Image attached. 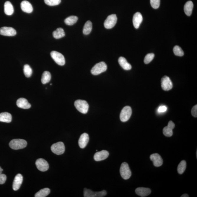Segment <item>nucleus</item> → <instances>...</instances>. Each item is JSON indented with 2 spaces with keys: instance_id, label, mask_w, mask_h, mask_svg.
<instances>
[{
  "instance_id": "obj_1",
  "label": "nucleus",
  "mask_w": 197,
  "mask_h": 197,
  "mask_svg": "<svg viewBox=\"0 0 197 197\" xmlns=\"http://www.w3.org/2000/svg\"><path fill=\"white\" fill-rule=\"evenodd\" d=\"M27 145V142L26 141L20 139H12L9 143V146L14 150L24 149Z\"/></svg>"
},
{
  "instance_id": "obj_2",
  "label": "nucleus",
  "mask_w": 197,
  "mask_h": 197,
  "mask_svg": "<svg viewBox=\"0 0 197 197\" xmlns=\"http://www.w3.org/2000/svg\"><path fill=\"white\" fill-rule=\"evenodd\" d=\"M74 106L77 110L83 114H86L88 112L89 105L86 101L82 100H76L74 102Z\"/></svg>"
},
{
  "instance_id": "obj_3",
  "label": "nucleus",
  "mask_w": 197,
  "mask_h": 197,
  "mask_svg": "<svg viewBox=\"0 0 197 197\" xmlns=\"http://www.w3.org/2000/svg\"><path fill=\"white\" fill-rule=\"evenodd\" d=\"M107 69V66L105 62H101L97 63L91 70V73L93 75H97L105 72Z\"/></svg>"
},
{
  "instance_id": "obj_4",
  "label": "nucleus",
  "mask_w": 197,
  "mask_h": 197,
  "mask_svg": "<svg viewBox=\"0 0 197 197\" xmlns=\"http://www.w3.org/2000/svg\"><path fill=\"white\" fill-rule=\"evenodd\" d=\"M121 176L125 180L129 179L131 175V172L129 166L126 162H123L121 165L120 169Z\"/></svg>"
},
{
  "instance_id": "obj_5",
  "label": "nucleus",
  "mask_w": 197,
  "mask_h": 197,
  "mask_svg": "<svg viewBox=\"0 0 197 197\" xmlns=\"http://www.w3.org/2000/svg\"><path fill=\"white\" fill-rule=\"evenodd\" d=\"M51 57L57 64L60 66H63L65 64V59L64 56L60 53L56 51H53L51 52Z\"/></svg>"
},
{
  "instance_id": "obj_6",
  "label": "nucleus",
  "mask_w": 197,
  "mask_h": 197,
  "mask_svg": "<svg viewBox=\"0 0 197 197\" xmlns=\"http://www.w3.org/2000/svg\"><path fill=\"white\" fill-rule=\"evenodd\" d=\"M51 150L53 153L59 155L64 153L65 147L63 142H59L54 144L51 147Z\"/></svg>"
},
{
  "instance_id": "obj_7",
  "label": "nucleus",
  "mask_w": 197,
  "mask_h": 197,
  "mask_svg": "<svg viewBox=\"0 0 197 197\" xmlns=\"http://www.w3.org/2000/svg\"><path fill=\"white\" fill-rule=\"evenodd\" d=\"M107 194L105 190L95 192L86 188L84 190V196L85 197H103L106 196Z\"/></svg>"
},
{
  "instance_id": "obj_8",
  "label": "nucleus",
  "mask_w": 197,
  "mask_h": 197,
  "mask_svg": "<svg viewBox=\"0 0 197 197\" xmlns=\"http://www.w3.org/2000/svg\"><path fill=\"white\" fill-rule=\"evenodd\" d=\"M132 114V110L131 107L126 106L124 107L121 111L120 118L121 121L126 122L129 120Z\"/></svg>"
},
{
  "instance_id": "obj_9",
  "label": "nucleus",
  "mask_w": 197,
  "mask_h": 197,
  "mask_svg": "<svg viewBox=\"0 0 197 197\" xmlns=\"http://www.w3.org/2000/svg\"><path fill=\"white\" fill-rule=\"evenodd\" d=\"M117 18L116 14L109 15L105 19L104 22V26L105 28L110 29L114 27L117 22Z\"/></svg>"
},
{
  "instance_id": "obj_10",
  "label": "nucleus",
  "mask_w": 197,
  "mask_h": 197,
  "mask_svg": "<svg viewBox=\"0 0 197 197\" xmlns=\"http://www.w3.org/2000/svg\"><path fill=\"white\" fill-rule=\"evenodd\" d=\"M161 85L164 91H168L172 89L173 84L170 77L167 76H164L161 80Z\"/></svg>"
},
{
  "instance_id": "obj_11",
  "label": "nucleus",
  "mask_w": 197,
  "mask_h": 197,
  "mask_svg": "<svg viewBox=\"0 0 197 197\" xmlns=\"http://www.w3.org/2000/svg\"><path fill=\"white\" fill-rule=\"evenodd\" d=\"M37 169L40 171L45 172L48 170L49 165L47 161L43 159H39L35 162Z\"/></svg>"
},
{
  "instance_id": "obj_12",
  "label": "nucleus",
  "mask_w": 197,
  "mask_h": 197,
  "mask_svg": "<svg viewBox=\"0 0 197 197\" xmlns=\"http://www.w3.org/2000/svg\"><path fill=\"white\" fill-rule=\"evenodd\" d=\"M15 29L11 27H3L0 28V35L4 36H13L16 35Z\"/></svg>"
},
{
  "instance_id": "obj_13",
  "label": "nucleus",
  "mask_w": 197,
  "mask_h": 197,
  "mask_svg": "<svg viewBox=\"0 0 197 197\" xmlns=\"http://www.w3.org/2000/svg\"><path fill=\"white\" fill-rule=\"evenodd\" d=\"M150 159L153 162L155 167H159L162 165L163 159L160 155L157 153H154L150 155Z\"/></svg>"
},
{
  "instance_id": "obj_14",
  "label": "nucleus",
  "mask_w": 197,
  "mask_h": 197,
  "mask_svg": "<svg viewBox=\"0 0 197 197\" xmlns=\"http://www.w3.org/2000/svg\"><path fill=\"white\" fill-rule=\"evenodd\" d=\"M23 182V176L20 174H18L14 179L12 188L14 191H17L19 189Z\"/></svg>"
},
{
  "instance_id": "obj_15",
  "label": "nucleus",
  "mask_w": 197,
  "mask_h": 197,
  "mask_svg": "<svg viewBox=\"0 0 197 197\" xmlns=\"http://www.w3.org/2000/svg\"><path fill=\"white\" fill-rule=\"evenodd\" d=\"M109 155V153L108 151L105 150H102L100 152H97L95 154L94 159L97 161L105 160L108 158Z\"/></svg>"
},
{
  "instance_id": "obj_16",
  "label": "nucleus",
  "mask_w": 197,
  "mask_h": 197,
  "mask_svg": "<svg viewBox=\"0 0 197 197\" xmlns=\"http://www.w3.org/2000/svg\"><path fill=\"white\" fill-rule=\"evenodd\" d=\"M89 141V136L86 133L81 135L79 140V145L81 148L83 149L86 146Z\"/></svg>"
},
{
  "instance_id": "obj_17",
  "label": "nucleus",
  "mask_w": 197,
  "mask_h": 197,
  "mask_svg": "<svg viewBox=\"0 0 197 197\" xmlns=\"http://www.w3.org/2000/svg\"><path fill=\"white\" fill-rule=\"evenodd\" d=\"M143 21V17L140 12H137L134 14L133 17V25L136 29H138Z\"/></svg>"
},
{
  "instance_id": "obj_18",
  "label": "nucleus",
  "mask_w": 197,
  "mask_h": 197,
  "mask_svg": "<svg viewBox=\"0 0 197 197\" xmlns=\"http://www.w3.org/2000/svg\"><path fill=\"white\" fill-rule=\"evenodd\" d=\"M17 105L18 108L25 109H29L31 106L27 99L24 98L18 99L17 100Z\"/></svg>"
},
{
  "instance_id": "obj_19",
  "label": "nucleus",
  "mask_w": 197,
  "mask_h": 197,
  "mask_svg": "<svg viewBox=\"0 0 197 197\" xmlns=\"http://www.w3.org/2000/svg\"><path fill=\"white\" fill-rule=\"evenodd\" d=\"M135 191L136 194L142 197L148 196L151 192L150 189L144 187L138 188L136 189Z\"/></svg>"
},
{
  "instance_id": "obj_20",
  "label": "nucleus",
  "mask_w": 197,
  "mask_h": 197,
  "mask_svg": "<svg viewBox=\"0 0 197 197\" xmlns=\"http://www.w3.org/2000/svg\"><path fill=\"white\" fill-rule=\"evenodd\" d=\"M21 7L23 12L27 13H30L33 11L32 4L28 1H24L21 3Z\"/></svg>"
},
{
  "instance_id": "obj_21",
  "label": "nucleus",
  "mask_w": 197,
  "mask_h": 197,
  "mask_svg": "<svg viewBox=\"0 0 197 197\" xmlns=\"http://www.w3.org/2000/svg\"><path fill=\"white\" fill-rule=\"evenodd\" d=\"M119 64L125 70H129L131 69V66L127 61L126 59L123 57H119L118 60Z\"/></svg>"
},
{
  "instance_id": "obj_22",
  "label": "nucleus",
  "mask_w": 197,
  "mask_h": 197,
  "mask_svg": "<svg viewBox=\"0 0 197 197\" xmlns=\"http://www.w3.org/2000/svg\"><path fill=\"white\" fill-rule=\"evenodd\" d=\"M4 12L8 15H11L13 14L14 12L13 6L10 1H6L4 4Z\"/></svg>"
},
{
  "instance_id": "obj_23",
  "label": "nucleus",
  "mask_w": 197,
  "mask_h": 197,
  "mask_svg": "<svg viewBox=\"0 0 197 197\" xmlns=\"http://www.w3.org/2000/svg\"><path fill=\"white\" fill-rule=\"evenodd\" d=\"M193 7V4L191 1H188L186 3L184 6V11L187 16L191 15Z\"/></svg>"
},
{
  "instance_id": "obj_24",
  "label": "nucleus",
  "mask_w": 197,
  "mask_h": 197,
  "mask_svg": "<svg viewBox=\"0 0 197 197\" xmlns=\"http://www.w3.org/2000/svg\"><path fill=\"white\" fill-rule=\"evenodd\" d=\"M12 121V116L10 113L4 112L0 113V122L10 123Z\"/></svg>"
},
{
  "instance_id": "obj_25",
  "label": "nucleus",
  "mask_w": 197,
  "mask_h": 197,
  "mask_svg": "<svg viewBox=\"0 0 197 197\" xmlns=\"http://www.w3.org/2000/svg\"><path fill=\"white\" fill-rule=\"evenodd\" d=\"M53 35L54 38L58 39L65 36V32L62 28H58L53 32Z\"/></svg>"
},
{
  "instance_id": "obj_26",
  "label": "nucleus",
  "mask_w": 197,
  "mask_h": 197,
  "mask_svg": "<svg viewBox=\"0 0 197 197\" xmlns=\"http://www.w3.org/2000/svg\"><path fill=\"white\" fill-rule=\"evenodd\" d=\"M92 25L91 22L88 21L87 22L84 26L83 33L85 35H89L92 30Z\"/></svg>"
},
{
  "instance_id": "obj_27",
  "label": "nucleus",
  "mask_w": 197,
  "mask_h": 197,
  "mask_svg": "<svg viewBox=\"0 0 197 197\" xmlns=\"http://www.w3.org/2000/svg\"><path fill=\"white\" fill-rule=\"evenodd\" d=\"M51 79V75L48 71H45L42 76L41 82L43 84L49 83Z\"/></svg>"
},
{
  "instance_id": "obj_28",
  "label": "nucleus",
  "mask_w": 197,
  "mask_h": 197,
  "mask_svg": "<svg viewBox=\"0 0 197 197\" xmlns=\"http://www.w3.org/2000/svg\"><path fill=\"white\" fill-rule=\"evenodd\" d=\"M50 190L47 188H43L37 192L35 195V197H45L50 193Z\"/></svg>"
},
{
  "instance_id": "obj_29",
  "label": "nucleus",
  "mask_w": 197,
  "mask_h": 197,
  "mask_svg": "<svg viewBox=\"0 0 197 197\" xmlns=\"http://www.w3.org/2000/svg\"><path fill=\"white\" fill-rule=\"evenodd\" d=\"M78 20V17L75 16H71L68 17L65 19V24L68 25H72L75 24Z\"/></svg>"
},
{
  "instance_id": "obj_30",
  "label": "nucleus",
  "mask_w": 197,
  "mask_h": 197,
  "mask_svg": "<svg viewBox=\"0 0 197 197\" xmlns=\"http://www.w3.org/2000/svg\"><path fill=\"white\" fill-rule=\"evenodd\" d=\"M186 166H187V164H186V161L185 160L181 161L178 167V173L180 174H182L186 170Z\"/></svg>"
},
{
  "instance_id": "obj_31",
  "label": "nucleus",
  "mask_w": 197,
  "mask_h": 197,
  "mask_svg": "<svg viewBox=\"0 0 197 197\" xmlns=\"http://www.w3.org/2000/svg\"><path fill=\"white\" fill-rule=\"evenodd\" d=\"M25 75L27 77H30L32 74V70L29 65H25L24 68Z\"/></svg>"
},
{
  "instance_id": "obj_32",
  "label": "nucleus",
  "mask_w": 197,
  "mask_h": 197,
  "mask_svg": "<svg viewBox=\"0 0 197 197\" xmlns=\"http://www.w3.org/2000/svg\"><path fill=\"white\" fill-rule=\"evenodd\" d=\"M173 128L167 126L163 128V133L165 136L167 137H170L173 135Z\"/></svg>"
},
{
  "instance_id": "obj_33",
  "label": "nucleus",
  "mask_w": 197,
  "mask_h": 197,
  "mask_svg": "<svg viewBox=\"0 0 197 197\" xmlns=\"http://www.w3.org/2000/svg\"><path fill=\"white\" fill-rule=\"evenodd\" d=\"M173 51L175 55L179 56H182L184 55V52L180 46H175L173 48Z\"/></svg>"
},
{
  "instance_id": "obj_34",
  "label": "nucleus",
  "mask_w": 197,
  "mask_h": 197,
  "mask_svg": "<svg viewBox=\"0 0 197 197\" xmlns=\"http://www.w3.org/2000/svg\"><path fill=\"white\" fill-rule=\"evenodd\" d=\"M44 2L47 5L55 6L58 5L61 2V0H44Z\"/></svg>"
},
{
  "instance_id": "obj_35",
  "label": "nucleus",
  "mask_w": 197,
  "mask_h": 197,
  "mask_svg": "<svg viewBox=\"0 0 197 197\" xmlns=\"http://www.w3.org/2000/svg\"><path fill=\"white\" fill-rule=\"evenodd\" d=\"M154 53H149L146 56L145 58H144V62L145 64H148L150 62L152 61L154 58Z\"/></svg>"
},
{
  "instance_id": "obj_36",
  "label": "nucleus",
  "mask_w": 197,
  "mask_h": 197,
  "mask_svg": "<svg viewBox=\"0 0 197 197\" xmlns=\"http://www.w3.org/2000/svg\"><path fill=\"white\" fill-rule=\"evenodd\" d=\"M150 2L153 9H157L160 6V0H150Z\"/></svg>"
},
{
  "instance_id": "obj_37",
  "label": "nucleus",
  "mask_w": 197,
  "mask_h": 197,
  "mask_svg": "<svg viewBox=\"0 0 197 197\" xmlns=\"http://www.w3.org/2000/svg\"><path fill=\"white\" fill-rule=\"evenodd\" d=\"M7 177L5 175L1 173L0 175V184H3L5 183Z\"/></svg>"
},
{
  "instance_id": "obj_38",
  "label": "nucleus",
  "mask_w": 197,
  "mask_h": 197,
  "mask_svg": "<svg viewBox=\"0 0 197 197\" xmlns=\"http://www.w3.org/2000/svg\"><path fill=\"white\" fill-rule=\"evenodd\" d=\"M192 115L194 117H197V105H195L192 108L191 110Z\"/></svg>"
},
{
  "instance_id": "obj_39",
  "label": "nucleus",
  "mask_w": 197,
  "mask_h": 197,
  "mask_svg": "<svg viewBox=\"0 0 197 197\" xmlns=\"http://www.w3.org/2000/svg\"><path fill=\"white\" fill-rule=\"evenodd\" d=\"M167 107L165 105H162L159 107L158 109V112L159 113L165 112L167 110Z\"/></svg>"
},
{
  "instance_id": "obj_40",
  "label": "nucleus",
  "mask_w": 197,
  "mask_h": 197,
  "mask_svg": "<svg viewBox=\"0 0 197 197\" xmlns=\"http://www.w3.org/2000/svg\"><path fill=\"white\" fill-rule=\"evenodd\" d=\"M181 197H189V196L187 194H184L182 196H181Z\"/></svg>"
},
{
  "instance_id": "obj_41",
  "label": "nucleus",
  "mask_w": 197,
  "mask_h": 197,
  "mask_svg": "<svg viewBox=\"0 0 197 197\" xmlns=\"http://www.w3.org/2000/svg\"><path fill=\"white\" fill-rule=\"evenodd\" d=\"M3 171V169L1 168V167H0V175L2 173V172Z\"/></svg>"
}]
</instances>
